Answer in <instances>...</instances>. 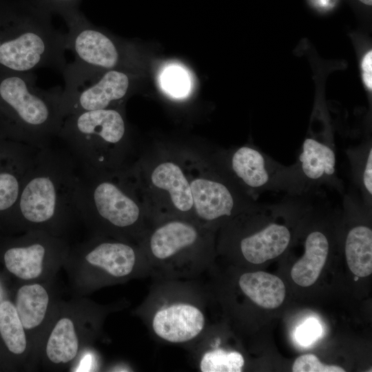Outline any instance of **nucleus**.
<instances>
[{"label":"nucleus","mask_w":372,"mask_h":372,"mask_svg":"<svg viewBox=\"0 0 372 372\" xmlns=\"http://www.w3.org/2000/svg\"><path fill=\"white\" fill-rule=\"evenodd\" d=\"M189 183L192 220L212 230L217 223L227 221L256 203L221 172L193 178Z\"/></svg>","instance_id":"10"},{"label":"nucleus","mask_w":372,"mask_h":372,"mask_svg":"<svg viewBox=\"0 0 372 372\" xmlns=\"http://www.w3.org/2000/svg\"><path fill=\"white\" fill-rule=\"evenodd\" d=\"M65 34L35 12H0V70L28 72L43 68L62 72Z\"/></svg>","instance_id":"6"},{"label":"nucleus","mask_w":372,"mask_h":372,"mask_svg":"<svg viewBox=\"0 0 372 372\" xmlns=\"http://www.w3.org/2000/svg\"><path fill=\"white\" fill-rule=\"evenodd\" d=\"M221 339L212 335L210 327L187 350L194 367L201 372H241L245 359L241 353L221 347Z\"/></svg>","instance_id":"13"},{"label":"nucleus","mask_w":372,"mask_h":372,"mask_svg":"<svg viewBox=\"0 0 372 372\" xmlns=\"http://www.w3.org/2000/svg\"><path fill=\"white\" fill-rule=\"evenodd\" d=\"M214 230L192 219L153 221L141 239L152 278L198 279L213 265Z\"/></svg>","instance_id":"2"},{"label":"nucleus","mask_w":372,"mask_h":372,"mask_svg":"<svg viewBox=\"0 0 372 372\" xmlns=\"http://www.w3.org/2000/svg\"><path fill=\"white\" fill-rule=\"evenodd\" d=\"M79 341L73 322L61 319L53 329L46 346L48 358L54 363H66L76 356Z\"/></svg>","instance_id":"21"},{"label":"nucleus","mask_w":372,"mask_h":372,"mask_svg":"<svg viewBox=\"0 0 372 372\" xmlns=\"http://www.w3.org/2000/svg\"><path fill=\"white\" fill-rule=\"evenodd\" d=\"M329 249V238L323 231H310L304 241V254L291 269L293 280L304 287L314 284L326 262Z\"/></svg>","instance_id":"15"},{"label":"nucleus","mask_w":372,"mask_h":372,"mask_svg":"<svg viewBox=\"0 0 372 372\" xmlns=\"http://www.w3.org/2000/svg\"><path fill=\"white\" fill-rule=\"evenodd\" d=\"M0 333L12 353L21 354L25 351L26 339L23 326L16 307L9 301L0 304Z\"/></svg>","instance_id":"22"},{"label":"nucleus","mask_w":372,"mask_h":372,"mask_svg":"<svg viewBox=\"0 0 372 372\" xmlns=\"http://www.w3.org/2000/svg\"><path fill=\"white\" fill-rule=\"evenodd\" d=\"M154 187L165 192L175 211L174 217L192 219V195L189 180L181 167L172 161L157 164L150 174Z\"/></svg>","instance_id":"14"},{"label":"nucleus","mask_w":372,"mask_h":372,"mask_svg":"<svg viewBox=\"0 0 372 372\" xmlns=\"http://www.w3.org/2000/svg\"><path fill=\"white\" fill-rule=\"evenodd\" d=\"M48 295L40 285H25L17 294L16 309L25 329H30L43 321L48 304Z\"/></svg>","instance_id":"20"},{"label":"nucleus","mask_w":372,"mask_h":372,"mask_svg":"<svg viewBox=\"0 0 372 372\" xmlns=\"http://www.w3.org/2000/svg\"><path fill=\"white\" fill-rule=\"evenodd\" d=\"M80 170L96 174L125 173L130 148L122 112L114 107L77 112L66 116L58 136Z\"/></svg>","instance_id":"4"},{"label":"nucleus","mask_w":372,"mask_h":372,"mask_svg":"<svg viewBox=\"0 0 372 372\" xmlns=\"http://www.w3.org/2000/svg\"><path fill=\"white\" fill-rule=\"evenodd\" d=\"M321 331L320 324L316 319H308L297 329L296 339L300 344L307 346L319 337Z\"/></svg>","instance_id":"26"},{"label":"nucleus","mask_w":372,"mask_h":372,"mask_svg":"<svg viewBox=\"0 0 372 372\" xmlns=\"http://www.w3.org/2000/svg\"><path fill=\"white\" fill-rule=\"evenodd\" d=\"M61 90L41 89L32 72L0 70V132L34 149L52 145L64 120Z\"/></svg>","instance_id":"3"},{"label":"nucleus","mask_w":372,"mask_h":372,"mask_svg":"<svg viewBox=\"0 0 372 372\" xmlns=\"http://www.w3.org/2000/svg\"><path fill=\"white\" fill-rule=\"evenodd\" d=\"M293 372H344L338 366L322 363L313 354H304L296 359L292 366Z\"/></svg>","instance_id":"24"},{"label":"nucleus","mask_w":372,"mask_h":372,"mask_svg":"<svg viewBox=\"0 0 372 372\" xmlns=\"http://www.w3.org/2000/svg\"><path fill=\"white\" fill-rule=\"evenodd\" d=\"M236 237V249L242 258L259 265L281 255L289 245L292 234L287 225L269 220H264L258 229Z\"/></svg>","instance_id":"12"},{"label":"nucleus","mask_w":372,"mask_h":372,"mask_svg":"<svg viewBox=\"0 0 372 372\" xmlns=\"http://www.w3.org/2000/svg\"><path fill=\"white\" fill-rule=\"evenodd\" d=\"M353 182L360 192L364 206L371 210L372 205V143L367 138L359 145L346 149Z\"/></svg>","instance_id":"18"},{"label":"nucleus","mask_w":372,"mask_h":372,"mask_svg":"<svg viewBox=\"0 0 372 372\" xmlns=\"http://www.w3.org/2000/svg\"><path fill=\"white\" fill-rule=\"evenodd\" d=\"M211 298L203 278H152L139 314L155 340L187 349L210 327Z\"/></svg>","instance_id":"1"},{"label":"nucleus","mask_w":372,"mask_h":372,"mask_svg":"<svg viewBox=\"0 0 372 372\" xmlns=\"http://www.w3.org/2000/svg\"><path fill=\"white\" fill-rule=\"evenodd\" d=\"M65 81L59 96V110L65 118L81 112L101 110L124 99L130 88V78L118 70H108L81 63H66Z\"/></svg>","instance_id":"8"},{"label":"nucleus","mask_w":372,"mask_h":372,"mask_svg":"<svg viewBox=\"0 0 372 372\" xmlns=\"http://www.w3.org/2000/svg\"><path fill=\"white\" fill-rule=\"evenodd\" d=\"M358 1L364 3V5H366L368 6H371L372 0H358Z\"/></svg>","instance_id":"29"},{"label":"nucleus","mask_w":372,"mask_h":372,"mask_svg":"<svg viewBox=\"0 0 372 372\" xmlns=\"http://www.w3.org/2000/svg\"><path fill=\"white\" fill-rule=\"evenodd\" d=\"M345 256L351 271L358 277L372 273V230L364 224L353 226L347 232Z\"/></svg>","instance_id":"17"},{"label":"nucleus","mask_w":372,"mask_h":372,"mask_svg":"<svg viewBox=\"0 0 372 372\" xmlns=\"http://www.w3.org/2000/svg\"><path fill=\"white\" fill-rule=\"evenodd\" d=\"M85 260L115 278H125L133 273L150 276L141 248H136L124 242H101L86 255Z\"/></svg>","instance_id":"11"},{"label":"nucleus","mask_w":372,"mask_h":372,"mask_svg":"<svg viewBox=\"0 0 372 372\" xmlns=\"http://www.w3.org/2000/svg\"><path fill=\"white\" fill-rule=\"evenodd\" d=\"M79 174V166L69 152L52 145L37 149L17 205L24 220L43 225L68 211H77Z\"/></svg>","instance_id":"5"},{"label":"nucleus","mask_w":372,"mask_h":372,"mask_svg":"<svg viewBox=\"0 0 372 372\" xmlns=\"http://www.w3.org/2000/svg\"><path fill=\"white\" fill-rule=\"evenodd\" d=\"M163 85L173 95L185 94L188 88V81L185 73L177 68L167 70L163 74Z\"/></svg>","instance_id":"25"},{"label":"nucleus","mask_w":372,"mask_h":372,"mask_svg":"<svg viewBox=\"0 0 372 372\" xmlns=\"http://www.w3.org/2000/svg\"><path fill=\"white\" fill-rule=\"evenodd\" d=\"M221 172L254 200L267 192L291 187L290 167L284 165L252 144L222 153Z\"/></svg>","instance_id":"9"},{"label":"nucleus","mask_w":372,"mask_h":372,"mask_svg":"<svg viewBox=\"0 0 372 372\" xmlns=\"http://www.w3.org/2000/svg\"><path fill=\"white\" fill-rule=\"evenodd\" d=\"M45 247L40 242H33L25 247H12L4 254L8 270L16 276L30 280L40 276Z\"/></svg>","instance_id":"19"},{"label":"nucleus","mask_w":372,"mask_h":372,"mask_svg":"<svg viewBox=\"0 0 372 372\" xmlns=\"http://www.w3.org/2000/svg\"><path fill=\"white\" fill-rule=\"evenodd\" d=\"M126 173L96 174L79 169L75 200L77 211L120 231L134 229L141 239L150 227L133 194Z\"/></svg>","instance_id":"7"},{"label":"nucleus","mask_w":372,"mask_h":372,"mask_svg":"<svg viewBox=\"0 0 372 372\" xmlns=\"http://www.w3.org/2000/svg\"><path fill=\"white\" fill-rule=\"evenodd\" d=\"M362 81L366 87L372 90V51L369 50L363 56L361 63Z\"/></svg>","instance_id":"27"},{"label":"nucleus","mask_w":372,"mask_h":372,"mask_svg":"<svg viewBox=\"0 0 372 372\" xmlns=\"http://www.w3.org/2000/svg\"><path fill=\"white\" fill-rule=\"evenodd\" d=\"M237 285L241 292L258 306L272 309L283 302L286 289L278 276L259 271L240 274Z\"/></svg>","instance_id":"16"},{"label":"nucleus","mask_w":372,"mask_h":372,"mask_svg":"<svg viewBox=\"0 0 372 372\" xmlns=\"http://www.w3.org/2000/svg\"><path fill=\"white\" fill-rule=\"evenodd\" d=\"M32 164L16 172L0 171V211L8 210L17 205L23 183Z\"/></svg>","instance_id":"23"},{"label":"nucleus","mask_w":372,"mask_h":372,"mask_svg":"<svg viewBox=\"0 0 372 372\" xmlns=\"http://www.w3.org/2000/svg\"><path fill=\"white\" fill-rule=\"evenodd\" d=\"M50 3L57 6H65L74 3L76 0H49Z\"/></svg>","instance_id":"28"}]
</instances>
